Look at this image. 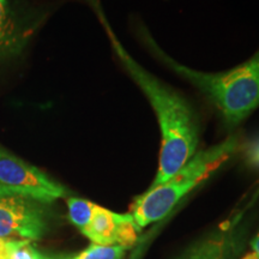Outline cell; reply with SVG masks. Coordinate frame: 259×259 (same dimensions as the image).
I'll use <instances>...</instances> for the list:
<instances>
[{"mask_svg":"<svg viewBox=\"0 0 259 259\" xmlns=\"http://www.w3.org/2000/svg\"><path fill=\"white\" fill-rule=\"evenodd\" d=\"M112 48L126 72L139 87L153 107L161 132L158 169L149 189L160 186L177 173L197 153L200 139V122L192 105L181 94L145 70L125 50L119 38L103 19Z\"/></svg>","mask_w":259,"mask_h":259,"instance_id":"cell-1","label":"cell"},{"mask_svg":"<svg viewBox=\"0 0 259 259\" xmlns=\"http://www.w3.org/2000/svg\"><path fill=\"white\" fill-rule=\"evenodd\" d=\"M139 40L151 56L189 82L215 107L222 121L234 128L259 107V50L238 66L223 72H200L178 63L154 40L143 24L136 25Z\"/></svg>","mask_w":259,"mask_h":259,"instance_id":"cell-2","label":"cell"},{"mask_svg":"<svg viewBox=\"0 0 259 259\" xmlns=\"http://www.w3.org/2000/svg\"><path fill=\"white\" fill-rule=\"evenodd\" d=\"M241 147L239 135H231L221 143L197 151L174 176L160 186L148 189L132 203L130 213L141 229L157 223L170 215L174 208L190 192L238 153Z\"/></svg>","mask_w":259,"mask_h":259,"instance_id":"cell-3","label":"cell"},{"mask_svg":"<svg viewBox=\"0 0 259 259\" xmlns=\"http://www.w3.org/2000/svg\"><path fill=\"white\" fill-rule=\"evenodd\" d=\"M0 190L48 204L66 197L67 190L47 174L0 148Z\"/></svg>","mask_w":259,"mask_h":259,"instance_id":"cell-4","label":"cell"},{"mask_svg":"<svg viewBox=\"0 0 259 259\" xmlns=\"http://www.w3.org/2000/svg\"><path fill=\"white\" fill-rule=\"evenodd\" d=\"M42 204L23 194L0 190V239H41L47 231V216Z\"/></svg>","mask_w":259,"mask_h":259,"instance_id":"cell-5","label":"cell"},{"mask_svg":"<svg viewBox=\"0 0 259 259\" xmlns=\"http://www.w3.org/2000/svg\"><path fill=\"white\" fill-rule=\"evenodd\" d=\"M80 232L92 244L121 246L126 250H132L141 236L142 229L130 212L118 213L96 204L92 220Z\"/></svg>","mask_w":259,"mask_h":259,"instance_id":"cell-6","label":"cell"},{"mask_svg":"<svg viewBox=\"0 0 259 259\" xmlns=\"http://www.w3.org/2000/svg\"><path fill=\"white\" fill-rule=\"evenodd\" d=\"M241 213L194 244L179 259H235L241 251Z\"/></svg>","mask_w":259,"mask_h":259,"instance_id":"cell-7","label":"cell"},{"mask_svg":"<svg viewBox=\"0 0 259 259\" xmlns=\"http://www.w3.org/2000/svg\"><path fill=\"white\" fill-rule=\"evenodd\" d=\"M25 32L10 6V0H0V57L17 53L24 46Z\"/></svg>","mask_w":259,"mask_h":259,"instance_id":"cell-8","label":"cell"},{"mask_svg":"<svg viewBox=\"0 0 259 259\" xmlns=\"http://www.w3.org/2000/svg\"><path fill=\"white\" fill-rule=\"evenodd\" d=\"M96 204L90 200L83 198H71L67 199V208H69V219L79 231L88 226L93 216L94 208Z\"/></svg>","mask_w":259,"mask_h":259,"instance_id":"cell-9","label":"cell"},{"mask_svg":"<svg viewBox=\"0 0 259 259\" xmlns=\"http://www.w3.org/2000/svg\"><path fill=\"white\" fill-rule=\"evenodd\" d=\"M128 250L121 246H102L92 244L71 259H125Z\"/></svg>","mask_w":259,"mask_h":259,"instance_id":"cell-10","label":"cell"},{"mask_svg":"<svg viewBox=\"0 0 259 259\" xmlns=\"http://www.w3.org/2000/svg\"><path fill=\"white\" fill-rule=\"evenodd\" d=\"M163 225H164V221L162 220V221L157 222L156 226L153 227L150 231H148L145 234L139 236L137 244L135 245V247L132 248L131 254L128 255V259H143L145 252H147L148 248L150 247L151 242H153L154 239L156 238V234Z\"/></svg>","mask_w":259,"mask_h":259,"instance_id":"cell-11","label":"cell"},{"mask_svg":"<svg viewBox=\"0 0 259 259\" xmlns=\"http://www.w3.org/2000/svg\"><path fill=\"white\" fill-rule=\"evenodd\" d=\"M42 254L44 253L38 251L31 241H17L10 259H38Z\"/></svg>","mask_w":259,"mask_h":259,"instance_id":"cell-12","label":"cell"},{"mask_svg":"<svg viewBox=\"0 0 259 259\" xmlns=\"http://www.w3.org/2000/svg\"><path fill=\"white\" fill-rule=\"evenodd\" d=\"M15 240H4L0 239V259H10L12 250L16 246Z\"/></svg>","mask_w":259,"mask_h":259,"instance_id":"cell-13","label":"cell"},{"mask_svg":"<svg viewBox=\"0 0 259 259\" xmlns=\"http://www.w3.org/2000/svg\"><path fill=\"white\" fill-rule=\"evenodd\" d=\"M72 258V255H69V254H42L40 258L38 259H71Z\"/></svg>","mask_w":259,"mask_h":259,"instance_id":"cell-14","label":"cell"},{"mask_svg":"<svg viewBox=\"0 0 259 259\" xmlns=\"http://www.w3.org/2000/svg\"><path fill=\"white\" fill-rule=\"evenodd\" d=\"M251 246H252V250H253L254 253L259 255V233L255 235V238L253 239V241H252Z\"/></svg>","mask_w":259,"mask_h":259,"instance_id":"cell-15","label":"cell"},{"mask_svg":"<svg viewBox=\"0 0 259 259\" xmlns=\"http://www.w3.org/2000/svg\"><path fill=\"white\" fill-rule=\"evenodd\" d=\"M257 257H258V255L255 254L254 252H252V253H248L247 255H245V257L242 259H257Z\"/></svg>","mask_w":259,"mask_h":259,"instance_id":"cell-16","label":"cell"}]
</instances>
